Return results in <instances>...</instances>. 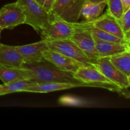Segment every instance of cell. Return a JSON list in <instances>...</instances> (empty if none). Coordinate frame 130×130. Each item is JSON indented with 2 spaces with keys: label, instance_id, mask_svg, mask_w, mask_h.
<instances>
[{
  "label": "cell",
  "instance_id": "cell-1",
  "mask_svg": "<svg viewBox=\"0 0 130 130\" xmlns=\"http://www.w3.org/2000/svg\"><path fill=\"white\" fill-rule=\"evenodd\" d=\"M21 68L29 70L32 72V78L30 81L36 83H58L75 85L76 87H93L104 88L123 95L126 99L130 96L128 89H124L115 84H103L85 82L76 78L74 73L61 71L53 64L44 60L33 63H23Z\"/></svg>",
  "mask_w": 130,
  "mask_h": 130
},
{
  "label": "cell",
  "instance_id": "cell-4",
  "mask_svg": "<svg viewBox=\"0 0 130 130\" xmlns=\"http://www.w3.org/2000/svg\"><path fill=\"white\" fill-rule=\"evenodd\" d=\"M52 19L48 26L39 33L42 39H69L74 32L72 23L66 21L63 19L52 14Z\"/></svg>",
  "mask_w": 130,
  "mask_h": 130
},
{
  "label": "cell",
  "instance_id": "cell-25",
  "mask_svg": "<svg viewBox=\"0 0 130 130\" xmlns=\"http://www.w3.org/2000/svg\"><path fill=\"white\" fill-rule=\"evenodd\" d=\"M107 0H86V1L93 3H99L101 2H107Z\"/></svg>",
  "mask_w": 130,
  "mask_h": 130
},
{
  "label": "cell",
  "instance_id": "cell-11",
  "mask_svg": "<svg viewBox=\"0 0 130 130\" xmlns=\"http://www.w3.org/2000/svg\"><path fill=\"white\" fill-rule=\"evenodd\" d=\"M89 23L98 29L129 41L126 38L125 34L121 27L118 20L110 15L107 11H106L105 13H103L96 20Z\"/></svg>",
  "mask_w": 130,
  "mask_h": 130
},
{
  "label": "cell",
  "instance_id": "cell-26",
  "mask_svg": "<svg viewBox=\"0 0 130 130\" xmlns=\"http://www.w3.org/2000/svg\"><path fill=\"white\" fill-rule=\"evenodd\" d=\"M2 30H3V29L0 28V36H1V32H2Z\"/></svg>",
  "mask_w": 130,
  "mask_h": 130
},
{
  "label": "cell",
  "instance_id": "cell-12",
  "mask_svg": "<svg viewBox=\"0 0 130 130\" xmlns=\"http://www.w3.org/2000/svg\"><path fill=\"white\" fill-rule=\"evenodd\" d=\"M24 60L16 46L0 43V64L15 68H21Z\"/></svg>",
  "mask_w": 130,
  "mask_h": 130
},
{
  "label": "cell",
  "instance_id": "cell-10",
  "mask_svg": "<svg viewBox=\"0 0 130 130\" xmlns=\"http://www.w3.org/2000/svg\"><path fill=\"white\" fill-rule=\"evenodd\" d=\"M17 50L24 60V63H33L44 60L43 53L48 49L44 39L25 45L17 46Z\"/></svg>",
  "mask_w": 130,
  "mask_h": 130
},
{
  "label": "cell",
  "instance_id": "cell-27",
  "mask_svg": "<svg viewBox=\"0 0 130 130\" xmlns=\"http://www.w3.org/2000/svg\"><path fill=\"white\" fill-rule=\"evenodd\" d=\"M0 86H1V85H0Z\"/></svg>",
  "mask_w": 130,
  "mask_h": 130
},
{
  "label": "cell",
  "instance_id": "cell-9",
  "mask_svg": "<svg viewBox=\"0 0 130 130\" xmlns=\"http://www.w3.org/2000/svg\"><path fill=\"white\" fill-rule=\"evenodd\" d=\"M43 58L58 69L72 73H75L79 67L84 66L82 63L75 60L50 49L44 51Z\"/></svg>",
  "mask_w": 130,
  "mask_h": 130
},
{
  "label": "cell",
  "instance_id": "cell-19",
  "mask_svg": "<svg viewBox=\"0 0 130 130\" xmlns=\"http://www.w3.org/2000/svg\"><path fill=\"white\" fill-rule=\"evenodd\" d=\"M110 62L118 69L130 78V52H125L109 57Z\"/></svg>",
  "mask_w": 130,
  "mask_h": 130
},
{
  "label": "cell",
  "instance_id": "cell-14",
  "mask_svg": "<svg viewBox=\"0 0 130 130\" xmlns=\"http://www.w3.org/2000/svg\"><path fill=\"white\" fill-rule=\"evenodd\" d=\"M32 72L23 68H15L0 64V80L3 84H8L20 80H30Z\"/></svg>",
  "mask_w": 130,
  "mask_h": 130
},
{
  "label": "cell",
  "instance_id": "cell-13",
  "mask_svg": "<svg viewBox=\"0 0 130 130\" xmlns=\"http://www.w3.org/2000/svg\"><path fill=\"white\" fill-rule=\"evenodd\" d=\"M95 46L100 57H109L118 53L130 52L129 44L113 43L102 41L93 36Z\"/></svg>",
  "mask_w": 130,
  "mask_h": 130
},
{
  "label": "cell",
  "instance_id": "cell-17",
  "mask_svg": "<svg viewBox=\"0 0 130 130\" xmlns=\"http://www.w3.org/2000/svg\"><path fill=\"white\" fill-rule=\"evenodd\" d=\"M106 6L107 2L93 3L86 1L80 11L79 19L82 18L83 21L89 22L94 21L102 15Z\"/></svg>",
  "mask_w": 130,
  "mask_h": 130
},
{
  "label": "cell",
  "instance_id": "cell-21",
  "mask_svg": "<svg viewBox=\"0 0 130 130\" xmlns=\"http://www.w3.org/2000/svg\"><path fill=\"white\" fill-rule=\"evenodd\" d=\"M107 5L108 6L107 11L119 20L124 13L123 6L121 0H107Z\"/></svg>",
  "mask_w": 130,
  "mask_h": 130
},
{
  "label": "cell",
  "instance_id": "cell-6",
  "mask_svg": "<svg viewBox=\"0 0 130 130\" xmlns=\"http://www.w3.org/2000/svg\"><path fill=\"white\" fill-rule=\"evenodd\" d=\"M93 66L104 76L113 83L124 89L130 86V78L116 68L110 62L109 57H100L95 61Z\"/></svg>",
  "mask_w": 130,
  "mask_h": 130
},
{
  "label": "cell",
  "instance_id": "cell-20",
  "mask_svg": "<svg viewBox=\"0 0 130 130\" xmlns=\"http://www.w3.org/2000/svg\"><path fill=\"white\" fill-rule=\"evenodd\" d=\"M35 83L30 80H20L0 86V96L15 92L23 91L26 88L33 85Z\"/></svg>",
  "mask_w": 130,
  "mask_h": 130
},
{
  "label": "cell",
  "instance_id": "cell-8",
  "mask_svg": "<svg viewBox=\"0 0 130 130\" xmlns=\"http://www.w3.org/2000/svg\"><path fill=\"white\" fill-rule=\"evenodd\" d=\"M25 16L17 3L5 5L0 9V28L13 29L21 24H25Z\"/></svg>",
  "mask_w": 130,
  "mask_h": 130
},
{
  "label": "cell",
  "instance_id": "cell-24",
  "mask_svg": "<svg viewBox=\"0 0 130 130\" xmlns=\"http://www.w3.org/2000/svg\"><path fill=\"white\" fill-rule=\"evenodd\" d=\"M123 6L124 12L130 10V0H121Z\"/></svg>",
  "mask_w": 130,
  "mask_h": 130
},
{
  "label": "cell",
  "instance_id": "cell-18",
  "mask_svg": "<svg viewBox=\"0 0 130 130\" xmlns=\"http://www.w3.org/2000/svg\"><path fill=\"white\" fill-rule=\"evenodd\" d=\"M77 88L75 85L67 83H36L26 88L24 92L29 93H49L52 91L69 90Z\"/></svg>",
  "mask_w": 130,
  "mask_h": 130
},
{
  "label": "cell",
  "instance_id": "cell-23",
  "mask_svg": "<svg viewBox=\"0 0 130 130\" xmlns=\"http://www.w3.org/2000/svg\"><path fill=\"white\" fill-rule=\"evenodd\" d=\"M35 1L44 10L50 13L52 10L53 3L55 2V0H35Z\"/></svg>",
  "mask_w": 130,
  "mask_h": 130
},
{
  "label": "cell",
  "instance_id": "cell-15",
  "mask_svg": "<svg viewBox=\"0 0 130 130\" xmlns=\"http://www.w3.org/2000/svg\"><path fill=\"white\" fill-rule=\"evenodd\" d=\"M74 76L85 82L96 83L103 84H114L104 76L95 67L82 66L77 70ZM116 85V84H115Z\"/></svg>",
  "mask_w": 130,
  "mask_h": 130
},
{
  "label": "cell",
  "instance_id": "cell-3",
  "mask_svg": "<svg viewBox=\"0 0 130 130\" xmlns=\"http://www.w3.org/2000/svg\"><path fill=\"white\" fill-rule=\"evenodd\" d=\"M48 49L58 52L82 63L85 67H94L93 62L69 39L45 40Z\"/></svg>",
  "mask_w": 130,
  "mask_h": 130
},
{
  "label": "cell",
  "instance_id": "cell-16",
  "mask_svg": "<svg viewBox=\"0 0 130 130\" xmlns=\"http://www.w3.org/2000/svg\"><path fill=\"white\" fill-rule=\"evenodd\" d=\"M72 24H73L74 26L77 27L86 29V30H89V31L91 32L93 36H94L95 37L102 41L113 42V43H121V44H129V41H128L126 40V39H121L120 38H118V37L116 36L106 32L104 31V30H101V29H98V28L94 27L93 25H92L91 24L88 22L83 21L82 20L81 22L78 21L77 22L72 23Z\"/></svg>",
  "mask_w": 130,
  "mask_h": 130
},
{
  "label": "cell",
  "instance_id": "cell-2",
  "mask_svg": "<svg viewBox=\"0 0 130 130\" xmlns=\"http://www.w3.org/2000/svg\"><path fill=\"white\" fill-rule=\"evenodd\" d=\"M25 16V24L30 25L39 34L49 24L52 13L44 10L35 0H17Z\"/></svg>",
  "mask_w": 130,
  "mask_h": 130
},
{
  "label": "cell",
  "instance_id": "cell-7",
  "mask_svg": "<svg viewBox=\"0 0 130 130\" xmlns=\"http://www.w3.org/2000/svg\"><path fill=\"white\" fill-rule=\"evenodd\" d=\"M73 25V24H72ZM74 26V32L69 38L93 62L100 58L95 46L93 36L86 29Z\"/></svg>",
  "mask_w": 130,
  "mask_h": 130
},
{
  "label": "cell",
  "instance_id": "cell-5",
  "mask_svg": "<svg viewBox=\"0 0 130 130\" xmlns=\"http://www.w3.org/2000/svg\"><path fill=\"white\" fill-rule=\"evenodd\" d=\"M86 0H55L50 13L71 23L79 20L80 11Z\"/></svg>",
  "mask_w": 130,
  "mask_h": 130
},
{
  "label": "cell",
  "instance_id": "cell-22",
  "mask_svg": "<svg viewBox=\"0 0 130 130\" xmlns=\"http://www.w3.org/2000/svg\"><path fill=\"white\" fill-rule=\"evenodd\" d=\"M119 23L123 30V32L126 36V38L129 41L130 34V10L124 12L121 19H119Z\"/></svg>",
  "mask_w": 130,
  "mask_h": 130
}]
</instances>
